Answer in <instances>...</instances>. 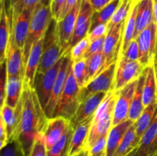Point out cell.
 Segmentation results:
<instances>
[{
    "label": "cell",
    "mask_w": 157,
    "mask_h": 156,
    "mask_svg": "<svg viewBox=\"0 0 157 156\" xmlns=\"http://www.w3.org/2000/svg\"><path fill=\"white\" fill-rule=\"evenodd\" d=\"M154 20L153 0H138L136 29L133 40L145 30Z\"/></svg>",
    "instance_id": "obj_24"
},
{
    "label": "cell",
    "mask_w": 157,
    "mask_h": 156,
    "mask_svg": "<svg viewBox=\"0 0 157 156\" xmlns=\"http://www.w3.org/2000/svg\"><path fill=\"white\" fill-rule=\"evenodd\" d=\"M52 2V0H42V1H41V3H43V4L51 5Z\"/></svg>",
    "instance_id": "obj_54"
},
{
    "label": "cell",
    "mask_w": 157,
    "mask_h": 156,
    "mask_svg": "<svg viewBox=\"0 0 157 156\" xmlns=\"http://www.w3.org/2000/svg\"><path fill=\"white\" fill-rule=\"evenodd\" d=\"M80 91L81 88L75 79V75L72 71L71 65L64 91L57 106L53 117L61 116L71 120L75 116L81 103L79 99Z\"/></svg>",
    "instance_id": "obj_4"
},
{
    "label": "cell",
    "mask_w": 157,
    "mask_h": 156,
    "mask_svg": "<svg viewBox=\"0 0 157 156\" xmlns=\"http://www.w3.org/2000/svg\"><path fill=\"white\" fill-rule=\"evenodd\" d=\"M133 123L134 122H132L131 120L127 119L121 123L112 126L108 133V137H107L106 156H114L126 132Z\"/></svg>",
    "instance_id": "obj_25"
},
{
    "label": "cell",
    "mask_w": 157,
    "mask_h": 156,
    "mask_svg": "<svg viewBox=\"0 0 157 156\" xmlns=\"http://www.w3.org/2000/svg\"><path fill=\"white\" fill-rule=\"evenodd\" d=\"M138 81H139V78L130 82L119 91H117V99L115 105L112 126H114L117 124L129 119V111H130V106H131L132 101L136 93Z\"/></svg>",
    "instance_id": "obj_13"
},
{
    "label": "cell",
    "mask_w": 157,
    "mask_h": 156,
    "mask_svg": "<svg viewBox=\"0 0 157 156\" xmlns=\"http://www.w3.org/2000/svg\"><path fill=\"white\" fill-rule=\"evenodd\" d=\"M157 154V110L149 128L141 138L135 156H154Z\"/></svg>",
    "instance_id": "obj_20"
},
{
    "label": "cell",
    "mask_w": 157,
    "mask_h": 156,
    "mask_svg": "<svg viewBox=\"0 0 157 156\" xmlns=\"http://www.w3.org/2000/svg\"><path fill=\"white\" fill-rule=\"evenodd\" d=\"M157 101V87L154 67L153 64L146 67V79L143 92V102L145 107Z\"/></svg>",
    "instance_id": "obj_26"
},
{
    "label": "cell",
    "mask_w": 157,
    "mask_h": 156,
    "mask_svg": "<svg viewBox=\"0 0 157 156\" xmlns=\"http://www.w3.org/2000/svg\"><path fill=\"white\" fill-rule=\"evenodd\" d=\"M21 110V100L20 99L19 102L16 108H12L6 104H4L1 107V115L0 118L3 120L6 125V131L8 134V141L16 139L17 132L19 125L20 115Z\"/></svg>",
    "instance_id": "obj_22"
},
{
    "label": "cell",
    "mask_w": 157,
    "mask_h": 156,
    "mask_svg": "<svg viewBox=\"0 0 157 156\" xmlns=\"http://www.w3.org/2000/svg\"><path fill=\"white\" fill-rule=\"evenodd\" d=\"M137 4L138 0H134L132 6L131 10L128 15L125 24H124V37H123L122 47H121L120 56L123 53L126 51L128 46L130 45V42L133 40L134 37L135 29H136V15H137ZM119 56V57H120Z\"/></svg>",
    "instance_id": "obj_29"
},
{
    "label": "cell",
    "mask_w": 157,
    "mask_h": 156,
    "mask_svg": "<svg viewBox=\"0 0 157 156\" xmlns=\"http://www.w3.org/2000/svg\"><path fill=\"white\" fill-rule=\"evenodd\" d=\"M107 93H98L89 96L84 101L81 102L75 113V116L71 119V125L74 128L87 119L94 116L95 113Z\"/></svg>",
    "instance_id": "obj_16"
},
{
    "label": "cell",
    "mask_w": 157,
    "mask_h": 156,
    "mask_svg": "<svg viewBox=\"0 0 157 156\" xmlns=\"http://www.w3.org/2000/svg\"><path fill=\"white\" fill-rule=\"evenodd\" d=\"M136 150H137V147H136V148H134L133 150H132L130 153H128V154L125 156H135V154H136Z\"/></svg>",
    "instance_id": "obj_52"
},
{
    "label": "cell",
    "mask_w": 157,
    "mask_h": 156,
    "mask_svg": "<svg viewBox=\"0 0 157 156\" xmlns=\"http://www.w3.org/2000/svg\"><path fill=\"white\" fill-rule=\"evenodd\" d=\"M145 67L139 61H129L123 57L117 60L116 74L112 90L119 91L132 81L138 79Z\"/></svg>",
    "instance_id": "obj_9"
},
{
    "label": "cell",
    "mask_w": 157,
    "mask_h": 156,
    "mask_svg": "<svg viewBox=\"0 0 157 156\" xmlns=\"http://www.w3.org/2000/svg\"><path fill=\"white\" fill-rule=\"evenodd\" d=\"M1 156H25L21 143L18 139L8 141L7 144L1 148Z\"/></svg>",
    "instance_id": "obj_39"
},
{
    "label": "cell",
    "mask_w": 157,
    "mask_h": 156,
    "mask_svg": "<svg viewBox=\"0 0 157 156\" xmlns=\"http://www.w3.org/2000/svg\"><path fill=\"white\" fill-rule=\"evenodd\" d=\"M90 44V41L88 36L84 38L78 44H75L71 50V58L72 61H76L85 58V54L88 50Z\"/></svg>",
    "instance_id": "obj_38"
},
{
    "label": "cell",
    "mask_w": 157,
    "mask_h": 156,
    "mask_svg": "<svg viewBox=\"0 0 157 156\" xmlns=\"http://www.w3.org/2000/svg\"><path fill=\"white\" fill-rule=\"evenodd\" d=\"M71 126V121L61 116L48 119L41 132L45 141L47 150L50 149Z\"/></svg>",
    "instance_id": "obj_15"
},
{
    "label": "cell",
    "mask_w": 157,
    "mask_h": 156,
    "mask_svg": "<svg viewBox=\"0 0 157 156\" xmlns=\"http://www.w3.org/2000/svg\"><path fill=\"white\" fill-rule=\"evenodd\" d=\"M117 61L112 63L107 68L104 69L96 77L94 78L88 84L81 89L79 94L80 102L85 100L87 98L98 93H108L113 89V82L116 74Z\"/></svg>",
    "instance_id": "obj_7"
},
{
    "label": "cell",
    "mask_w": 157,
    "mask_h": 156,
    "mask_svg": "<svg viewBox=\"0 0 157 156\" xmlns=\"http://www.w3.org/2000/svg\"><path fill=\"white\" fill-rule=\"evenodd\" d=\"M63 57L58 61L55 65L48 69L45 72H37L34 83V90L38 96L43 110H45L50 99L58 72L62 64Z\"/></svg>",
    "instance_id": "obj_6"
},
{
    "label": "cell",
    "mask_w": 157,
    "mask_h": 156,
    "mask_svg": "<svg viewBox=\"0 0 157 156\" xmlns=\"http://www.w3.org/2000/svg\"><path fill=\"white\" fill-rule=\"evenodd\" d=\"M112 0H89L94 12H98L105 7Z\"/></svg>",
    "instance_id": "obj_47"
},
{
    "label": "cell",
    "mask_w": 157,
    "mask_h": 156,
    "mask_svg": "<svg viewBox=\"0 0 157 156\" xmlns=\"http://www.w3.org/2000/svg\"><path fill=\"white\" fill-rule=\"evenodd\" d=\"M156 51H157V49H156Z\"/></svg>",
    "instance_id": "obj_57"
},
{
    "label": "cell",
    "mask_w": 157,
    "mask_h": 156,
    "mask_svg": "<svg viewBox=\"0 0 157 156\" xmlns=\"http://www.w3.org/2000/svg\"><path fill=\"white\" fill-rule=\"evenodd\" d=\"M22 89L23 78L21 76L8 77L4 104L12 108H16L21 97Z\"/></svg>",
    "instance_id": "obj_27"
},
{
    "label": "cell",
    "mask_w": 157,
    "mask_h": 156,
    "mask_svg": "<svg viewBox=\"0 0 157 156\" xmlns=\"http://www.w3.org/2000/svg\"><path fill=\"white\" fill-rule=\"evenodd\" d=\"M94 116L81 122L74 128V133L69 148L68 156H75L85 148Z\"/></svg>",
    "instance_id": "obj_23"
},
{
    "label": "cell",
    "mask_w": 157,
    "mask_h": 156,
    "mask_svg": "<svg viewBox=\"0 0 157 156\" xmlns=\"http://www.w3.org/2000/svg\"><path fill=\"white\" fill-rule=\"evenodd\" d=\"M107 34V24H99L97 27H95L94 28L92 29L91 31H90L88 34V38L90 39V41H94L95 39H98V38H101L103 36H106Z\"/></svg>",
    "instance_id": "obj_46"
},
{
    "label": "cell",
    "mask_w": 157,
    "mask_h": 156,
    "mask_svg": "<svg viewBox=\"0 0 157 156\" xmlns=\"http://www.w3.org/2000/svg\"><path fill=\"white\" fill-rule=\"evenodd\" d=\"M33 11H25L11 22L10 38L18 47L24 49Z\"/></svg>",
    "instance_id": "obj_18"
},
{
    "label": "cell",
    "mask_w": 157,
    "mask_h": 156,
    "mask_svg": "<svg viewBox=\"0 0 157 156\" xmlns=\"http://www.w3.org/2000/svg\"><path fill=\"white\" fill-rule=\"evenodd\" d=\"M0 66H1V82H0V93H1V94H0V103H1L2 107L5 103V96H6V89L8 80V74L6 62Z\"/></svg>",
    "instance_id": "obj_44"
},
{
    "label": "cell",
    "mask_w": 157,
    "mask_h": 156,
    "mask_svg": "<svg viewBox=\"0 0 157 156\" xmlns=\"http://www.w3.org/2000/svg\"><path fill=\"white\" fill-rule=\"evenodd\" d=\"M107 137H108V134L101 136L90 149V151H90V154H99V153L104 152V151L106 152Z\"/></svg>",
    "instance_id": "obj_45"
},
{
    "label": "cell",
    "mask_w": 157,
    "mask_h": 156,
    "mask_svg": "<svg viewBox=\"0 0 157 156\" xmlns=\"http://www.w3.org/2000/svg\"><path fill=\"white\" fill-rule=\"evenodd\" d=\"M29 156H47V148L42 133L37 136Z\"/></svg>",
    "instance_id": "obj_40"
},
{
    "label": "cell",
    "mask_w": 157,
    "mask_h": 156,
    "mask_svg": "<svg viewBox=\"0 0 157 156\" xmlns=\"http://www.w3.org/2000/svg\"><path fill=\"white\" fill-rule=\"evenodd\" d=\"M153 16H154V21L157 24V4L153 2Z\"/></svg>",
    "instance_id": "obj_51"
},
{
    "label": "cell",
    "mask_w": 157,
    "mask_h": 156,
    "mask_svg": "<svg viewBox=\"0 0 157 156\" xmlns=\"http://www.w3.org/2000/svg\"><path fill=\"white\" fill-rule=\"evenodd\" d=\"M6 64L8 77L21 76L24 78L23 49L18 47L11 38L8 46Z\"/></svg>",
    "instance_id": "obj_17"
},
{
    "label": "cell",
    "mask_w": 157,
    "mask_h": 156,
    "mask_svg": "<svg viewBox=\"0 0 157 156\" xmlns=\"http://www.w3.org/2000/svg\"><path fill=\"white\" fill-rule=\"evenodd\" d=\"M75 156H90V151L89 150H87V148H84L83 149L81 152H79L78 154H77Z\"/></svg>",
    "instance_id": "obj_49"
},
{
    "label": "cell",
    "mask_w": 157,
    "mask_h": 156,
    "mask_svg": "<svg viewBox=\"0 0 157 156\" xmlns=\"http://www.w3.org/2000/svg\"><path fill=\"white\" fill-rule=\"evenodd\" d=\"M153 67H154L155 75H156V87H157V51L156 53V56L154 58V61H153Z\"/></svg>",
    "instance_id": "obj_50"
},
{
    "label": "cell",
    "mask_w": 157,
    "mask_h": 156,
    "mask_svg": "<svg viewBox=\"0 0 157 156\" xmlns=\"http://www.w3.org/2000/svg\"><path fill=\"white\" fill-rule=\"evenodd\" d=\"M86 61H87V75H86L85 86L102 71L103 65H104L103 50L86 58Z\"/></svg>",
    "instance_id": "obj_34"
},
{
    "label": "cell",
    "mask_w": 157,
    "mask_h": 156,
    "mask_svg": "<svg viewBox=\"0 0 157 156\" xmlns=\"http://www.w3.org/2000/svg\"><path fill=\"white\" fill-rule=\"evenodd\" d=\"M105 38L106 36H103L101 38H99L98 39H95L94 41H90V47H89L88 50H87V52L85 54V59L91 56V55L95 54L102 51L104 50Z\"/></svg>",
    "instance_id": "obj_43"
},
{
    "label": "cell",
    "mask_w": 157,
    "mask_h": 156,
    "mask_svg": "<svg viewBox=\"0 0 157 156\" xmlns=\"http://www.w3.org/2000/svg\"><path fill=\"white\" fill-rule=\"evenodd\" d=\"M56 26L57 21L53 18L44 35L42 56L37 72L43 73L52 68L64 55L58 43Z\"/></svg>",
    "instance_id": "obj_5"
},
{
    "label": "cell",
    "mask_w": 157,
    "mask_h": 156,
    "mask_svg": "<svg viewBox=\"0 0 157 156\" xmlns=\"http://www.w3.org/2000/svg\"><path fill=\"white\" fill-rule=\"evenodd\" d=\"M79 1V0H67V5H66V7L65 9H64V12H63V14L62 15H61V18H64V16H65L66 15H67V13H68L69 12H70L71 9H72V8L75 6V5ZM60 19V20H61Z\"/></svg>",
    "instance_id": "obj_48"
},
{
    "label": "cell",
    "mask_w": 157,
    "mask_h": 156,
    "mask_svg": "<svg viewBox=\"0 0 157 156\" xmlns=\"http://www.w3.org/2000/svg\"><path fill=\"white\" fill-rule=\"evenodd\" d=\"M90 156H106V152L105 151H104V152L99 153V154H90Z\"/></svg>",
    "instance_id": "obj_53"
},
{
    "label": "cell",
    "mask_w": 157,
    "mask_h": 156,
    "mask_svg": "<svg viewBox=\"0 0 157 156\" xmlns=\"http://www.w3.org/2000/svg\"><path fill=\"white\" fill-rule=\"evenodd\" d=\"M120 57H123L129 61H139V47H138L137 41L136 39L133 40L126 51Z\"/></svg>",
    "instance_id": "obj_42"
},
{
    "label": "cell",
    "mask_w": 157,
    "mask_h": 156,
    "mask_svg": "<svg viewBox=\"0 0 157 156\" xmlns=\"http://www.w3.org/2000/svg\"><path fill=\"white\" fill-rule=\"evenodd\" d=\"M71 65L72 60L71 58L70 50V51L67 52L65 54L63 55L62 64H61L59 72H58V76H57L56 81H55L49 102L48 103L47 106H46L45 110H44V113H45L48 119L53 118L57 106L59 102L61 95H62L63 91H64L66 81H67L69 72H70L71 68Z\"/></svg>",
    "instance_id": "obj_10"
},
{
    "label": "cell",
    "mask_w": 157,
    "mask_h": 156,
    "mask_svg": "<svg viewBox=\"0 0 157 156\" xmlns=\"http://www.w3.org/2000/svg\"><path fill=\"white\" fill-rule=\"evenodd\" d=\"M157 110V101L154 103L145 107L144 112L140 116L136 122H134L135 127H136V140L137 142H140L141 138L144 136V132L147 131V128L150 125L151 122H153V118L156 113Z\"/></svg>",
    "instance_id": "obj_31"
},
{
    "label": "cell",
    "mask_w": 157,
    "mask_h": 156,
    "mask_svg": "<svg viewBox=\"0 0 157 156\" xmlns=\"http://www.w3.org/2000/svg\"><path fill=\"white\" fill-rule=\"evenodd\" d=\"M139 47V61L144 67L153 64L157 49V24L153 22L136 38Z\"/></svg>",
    "instance_id": "obj_8"
},
{
    "label": "cell",
    "mask_w": 157,
    "mask_h": 156,
    "mask_svg": "<svg viewBox=\"0 0 157 156\" xmlns=\"http://www.w3.org/2000/svg\"><path fill=\"white\" fill-rule=\"evenodd\" d=\"M81 2L82 0H79L64 18L57 21L56 29L58 43L61 46V50L64 54L70 51L69 44L76 25L77 18L81 8Z\"/></svg>",
    "instance_id": "obj_12"
},
{
    "label": "cell",
    "mask_w": 157,
    "mask_h": 156,
    "mask_svg": "<svg viewBox=\"0 0 157 156\" xmlns=\"http://www.w3.org/2000/svg\"><path fill=\"white\" fill-rule=\"evenodd\" d=\"M67 2V0H52L51 3L52 17L56 21H58L61 18Z\"/></svg>",
    "instance_id": "obj_41"
},
{
    "label": "cell",
    "mask_w": 157,
    "mask_h": 156,
    "mask_svg": "<svg viewBox=\"0 0 157 156\" xmlns=\"http://www.w3.org/2000/svg\"><path fill=\"white\" fill-rule=\"evenodd\" d=\"M94 11L89 0H82L79 13L77 18L76 25L69 44V50L88 35L91 28L92 15Z\"/></svg>",
    "instance_id": "obj_14"
},
{
    "label": "cell",
    "mask_w": 157,
    "mask_h": 156,
    "mask_svg": "<svg viewBox=\"0 0 157 156\" xmlns=\"http://www.w3.org/2000/svg\"><path fill=\"white\" fill-rule=\"evenodd\" d=\"M139 145V142L136 140V127L134 123L127 130L121 142V145L118 147L114 156H125L130 153L132 150L136 148Z\"/></svg>",
    "instance_id": "obj_35"
},
{
    "label": "cell",
    "mask_w": 157,
    "mask_h": 156,
    "mask_svg": "<svg viewBox=\"0 0 157 156\" xmlns=\"http://www.w3.org/2000/svg\"><path fill=\"white\" fill-rule=\"evenodd\" d=\"M52 19H53V17H52L51 5L41 3L33 11L27 39H26L24 49H23L24 70L25 68L28 58H29L34 44L45 35L46 32Z\"/></svg>",
    "instance_id": "obj_3"
},
{
    "label": "cell",
    "mask_w": 157,
    "mask_h": 156,
    "mask_svg": "<svg viewBox=\"0 0 157 156\" xmlns=\"http://www.w3.org/2000/svg\"><path fill=\"white\" fill-rule=\"evenodd\" d=\"M21 100V110L16 139L21 143L25 155L29 156L48 118L34 88L24 80Z\"/></svg>",
    "instance_id": "obj_1"
},
{
    "label": "cell",
    "mask_w": 157,
    "mask_h": 156,
    "mask_svg": "<svg viewBox=\"0 0 157 156\" xmlns=\"http://www.w3.org/2000/svg\"><path fill=\"white\" fill-rule=\"evenodd\" d=\"M122 0H112L110 3L98 12H94L92 15L90 31L99 24H108Z\"/></svg>",
    "instance_id": "obj_32"
},
{
    "label": "cell",
    "mask_w": 157,
    "mask_h": 156,
    "mask_svg": "<svg viewBox=\"0 0 157 156\" xmlns=\"http://www.w3.org/2000/svg\"><path fill=\"white\" fill-rule=\"evenodd\" d=\"M73 133L74 128L71 125L62 137L50 149L47 150V156H68Z\"/></svg>",
    "instance_id": "obj_33"
},
{
    "label": "cell",
    "mask_w": 157,
    "mask_h": 156,
    "mask_svg": "<svg viewBox=\"0 0 157 156\" xmlns=\"http://www.w3.org/2000/svg\"><path fill=\"white\" fill-rule=\"evenodd\" d=\"M125 22L107 29V34L106 35L104 50H103L104 65H103L102 71L112 63L117 61L119 58L121 47H122Z\"/></svg>",
    "instance_id": "obj_11"
},
{
    "label": "cell",
    "mask_w": 157,
    "mask_h": 156,
    "mask_svg": "<svg viewBox=\"0 0 157 156\" xmlns=\"http://www.w3.org/2000/svg\"><path fill=\"white\" fill-rule=\"evenodd\" d=\"M72 71L80 88H83L85 86L87 75V61L85 58L72 61Z\"/></svg>",
    "instance_id": "obj_37"
},
{
    "label": "cell",
    "mask_w": 157,
    "mask_h": 156,
    "mask_svg": "<svg viewBox=\"0 0 157 156\" xmlns=\"http://www.w3.org/2000/svg\"><path fill=\"white\" fill-rule=\"evenodd\" d=\"M44 36L34 44L25 68L23 80L33 88L37 70L41 63L43 48H44Z\"/></svg>",
    "instance_id": "obj_19"
},
{
    "label": "cell",
    "mask_w": 157,
    "mask_h": 156,
    "mask_svg": "<svg viewBox=\"0 0 157 156\" xmlns=\"http://www.w3.org/2000/svg\"><path fill=\"white\" fill-rule=\"evenodd\" d=\"M117 99V92L109 91L95 113L85 146L89 151L95 142L101 136L108 134L112 128Z\"/></svg>",
    "instance_id": "obj_2"
},
{
    "label": "cell",
    "mask_w": 157,
    "mask_h": 156,
    "mask_svg": "<svg viewBox=\"0 0 157 156\" xmlns=\"http://www.w3.org/2000/svg\"><path fill=\"white\" fill-rule=\"evenodd\" d=\"M146 79V68L141 73L139 77L137 87H136V93H135L134 97L132 101L131 106H130V111H129L128 119L132 122H136L140 116L144 112L145 106L143 102V92H144V82Z\"/></svg>",
    "instance_id": "obj_28"
},
{
    "label": "cell",
    "mask_w": 157,
    "mask_h": 156,
    "mask_svg": "<svg viewBox=\"0 0 157 156\" xmlns=\"http://www.w3.org/2000/svg\"><path fill=\"white\" fill-rule=\"evenodd\" d=\"M11 35V21L6 0H1L0 11V65L6 61L7 49Z\"/></svg>",
    "instance_id": "obj_21"
},
{
    "label": "cell",
    "mask_w": 157,
    "mask_h": 156,
    "mask_svg": "<svg viewBox=\"0 0 157 156\" xmlns=\"http://www.w3.org/2000/svg\"><path fill=\"white\" fill-rule=\"evenodd\" d=\"M154 156H157V154H156V155H154Z\"/></svg>",
    "instance_id": "obj_56"
},
{
    "label": "cell",
    "mask_w": 157,
    "mask_h": 156,
    "mask_svg": "<svg viewBox=\"0 0 157 156\" xmlns=\"http://www.w3.org/2000/svg\"><path fill=\"white\" fill-rule=\"evenodd\" d=\"M153 2L156 3V4H157V0H153Z\"/></svg>",
    "instance_id": "obj_55"
},
{
    "label": "cell",
    "mask_w": 157,
    "mask_h": 156,
    "mask_svg": "<svg viewBox=\"0 0 157 156\" xmlns=\"http://www.w3.org/2000/svg\"><path fill=\"white\" fill-rule=\"evenodd\" d=\"M133 2L134 0H122L121 1V5L117 8L114 15L112 17L111 20L107 24V29L118 25L120 24H122L127 21Z\"/></svg>",
    "instance_id": "obj_36"
},
{
    "label": "cell",
    "mask_w": 157,
    "mask_h": 156,
    "mask_svg": "<svg viewBox=\"0 0 157 156\" xmlns=\"http://www.w3.org/2000/svg\"><path fill=\"white\" fill-rule=\"evenodd\" d=\"M42 0H6L10 21L16 19L25 11H34Z\"/></svg>",
    "instance_id": "obj_30"
}]
</instances>
